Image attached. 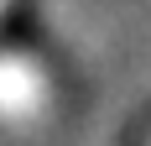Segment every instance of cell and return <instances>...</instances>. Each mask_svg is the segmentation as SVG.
<instances>
[{
    "label": "cell",
    "instance_id": "1",
    "mask_svg": "<svg viewBox=\"0 0 151 146\" xmlns=\"http://www.w3.org/2000/svg\"><path fill=\"white\" fill-rule=\"evenodd\" d=\"M0 11H5V0H0Z\"/></svg>",
    "mask_w": 151,
    "mask_h": 146
}]
</instances>
